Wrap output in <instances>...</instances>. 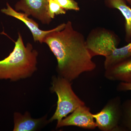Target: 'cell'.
I'll return each mask as SVG.
<instances>
[{
  "label": "cell",
  "mask_w": 131,
  "mask_h": 131,
  "mask_svg": "<svg viewBox=\"0 0 131 131\" xmlns=\"http://www.w3.org/2000/svg\"><path fill=\"white\" fill-rule=\"evenodd\" d=\"M57 61L58 75L71 82L82 73L96 69V64L87 47L86 39L68 21L54 28L45 38Z\"/></svg>",
  "instance_id": "1"
},
{
  "label": "cell",
  "mask_w": 131,
  "mask_h": 131,
  "mask_svg": "<svg viewBox=\"0 0 131 131\" xmlns=\"http://www.w3.org/2000/svg\"><path fill=\"white\" fill-rule=\"evenodd\" d=\"M15 43L13 51L0 61V80L16 81L31 77L37 70V51L30 43L25 46L20 33Z\"/></svg>",
  "instance_id": "2"
},
{
  "label": "cell",
  "mask_w": 131,
  "mask_h": 131,
  "mask_svg": "<svg viewBox=\"0 0 131 131\" xmlns=\"http://www.w3.org/2000/svg\"><path fill=\"white\" fill-rule=\"evenodd\" d=\"M71 84L70 81L58 75L52 77L50 90L56 94L58 101L56 109L49 122L57 121L59 123L77 108L85 105L73 91Z\"/></svg>",
  "instance_id": "3"
},
{
  "label": "cell",
  "mask_w": 131,
  "mask_h": 131,
  "mask_svg": "<svg viewBox=\"0 0 131 131\" xmlns=\"http://www.w3.org/2000/svg\"><path fill=\"white\" fill-rule=\"evenodd\" d=\"M122 104L119 96L114 97L108 101L100 112L93 114L98 129L102 131L121 130Z\"/></svg>",
  "instance_id": "4"
},
{
  "label": "cell",
  "mask_w": 131,
  "mask_h": 131,
  "mask_svg": "<svg viewBox=\"0 0 131 131\" xmlns=\"http://www.w3.org/2000/svg\"><path fill=\"white\" fill-rule=\"evenodd\" d=\"M87 47L91 56H109L117 47L118 39L113 33L103 28L91 31L86 39Z\"/></svg>",
  "instance_id": "5"
},
{
  "label": "cell",
  "mask_w": 131,
  "mask_h": 131,
  "mask_svg": "<svg viewBox=\"0 0 131 131\" xmlns=\"http://www.w3.org/2000/svg\"><path fill=\"white\" fill-rule=\"evenodd\" d=\"M69 126L89 130H93L97 127L90 108L85 105L77 108L70 114L57 123L56 128Z\"/></svg>",
  "instance_id": "6"
},
{
  "label": "cell",
  "mask_w": 131,
  "mask_h": 131,
  "mask_svg": "<svg viewBox=\"0 0 131 131\" xmlns=\"http://www.w3.org/2000/svg\"><path fill=\"white\" fill-rule=\"evenodd\" d=\"M49 0H20L15 5V10L21 11L32 16L45 25H49L52 19L49 14Z\"/></svg>",
  "instance_id": "7"
},
{
  "label": "cell",
  "mask_w": 131,
  "mask_h": 131,
  "mask_svg": "<svg viewBox=\"0 0 131 131\" xmlns=\"http://www.w3.org/2000/svg\"><path fill=\"white\" fill-rule=\"evenodd\" d=\"M7 8L2 9L1 10V12L3 13L14 17L24 22L30 30L35 42H38L41 43H43L45 38L53 30L54 28L47 31L40 30L39 29L38 24L32 19L28 18V15L25 13L18 12L14 9L8 3H7Z\"/></svg>",
  "instance_id": "8"
},
{
  "label": "cell",
  "mask_w": 131,
  "mask_h": 131,
  "mask_svg": "<svg viewBox=\"0 0 131 131\" xmlns=\"http://www.w3.org/2000/svg\"><path fill=\"white\" fill-rule=\"evenodd\" d=\"M104 75L109 81L131 83V57L105 70Z\"/></svg>",
  "instance_id": "9"
},
{
  "label": "cell",
  "mask_w": 131,
  "mask_h": 131,
  "mask_svg": "<svg viewBox=\"0 0 131 131\" xmlns=\"http://www.w3.org/2000/svg\"><path fill=\"white\" fill-rule=\"evenodd\" d=\"M46 115L40 118L31 117L30 113L26 112L24 115L20 113L14 114V131H34L47 124Z\"/></svg>",
  "instance_id": "10"
},
{
  "label": "cell",
  "mask_w": 131,
  "mask_h": 131,
  "mask_svg": "<svg viewBox=\"0 0 131 131\" xmlns=\"http://www.w3.org/2000/svg\"><path fill=\"white\" fill-rule=\"evenodd\" d=\"M108 7L115 8L120 12L125 18V40L129 43L131 40V8L127 6L125 0H105Z\"/></svg>",
  "instance_id": "11"
},
{
  "label": "cell",
  "mask_w": 131,
  "mask_h": 131,
  "mask_svg": "<svg viewBox=\"0 0 131 131\" xmlns=\"http://www.w3.org/2000/svg\"><path fill=\"white\" fill-rule=\"evenodd\" d=\"M131 57V42L123 47H116L106 57L104 63L105 69Z\"/></svg>",
  "instance_id": "12"
},
{
  "label": "cell",
  "mask_w": 131,
  "mask_h": 131,
  "mask_svg": "<svg viewBox=\"0 0 131 131\" xmlns=\"http://www.w3.org/2000/svg\"><path fill=\"white\" fill-rule=\"evenodd\" d=\"M122 108L121 130L131 131V100H127L122 103Z\"/></svg>",
  "instance_id": "13"
},
{
  "label": "cell",
  "mask_w": 131,
  "mask_h": 131,
  "mask_svg": "<svg viewBox=\"0 0 131 131\" xmlns=\"http://www.w3.org/2000/svg\"><path fill=\"white\" fill-rule=\"evenodd\" d=\"M66 10L61 7L54 0H49V14L52 19L54 18L56 15L65 14Z\"/></svg>",
  "instance_id": "14"
},
{
  "label": "cell",
  "mask_w": 131,
  "mask_h": 131,
  "mask_svg": "<svg viewBox=\"0 0 131 131\" xmlns=\"http://www.w3.org/2000/svg\"><path fill=\"white\" fill-rule=\"evenodd\" d=\"M65 10L80 11L78 3L74 0H54Z\"/></svg>",
  "instance_id": "15"
},
{
  "label": "cell",
  "mask_w": 131,
  "mask_h": 131,
  "mask_svg": "<svg viewBox=\"0 0 131 131\" xmlns=\"http://www.w3.org/2000/svg\"><path fill=\"white\" fill-rule=\"evenodd\" d=\"M117 90L119 91L131 90V83L120 82L117 86Z\"/></svg>",
  "instance_id": "16"
},
{
  "label": "cell",
  "mask_w": 131,
  "mask_h": 131,
  "mask_svg": "<svg viewBox=\"0 0 131 131\" xmlns=\"http://www.w3.org/2000/svg\"><path fill=\"white\" fill-rule=\"evenodd\" d=\"M125 1L127 2L128 3L129 5H131V0H125Z\"/></svg>",
  "instance_id": "17"
}]
</instances>
